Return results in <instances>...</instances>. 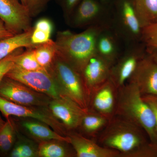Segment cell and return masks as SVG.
<instances>
[{
  "label": "cell",
  "instance_id": "cell-1",
  "mask_svg": "<svg viewBox=\"0 0 157 157\" xmlns=\"http://www.w3.org/2000/svg\"><path fill=\"white\" fill-rule=\"evenodd\" d=\"M97 142L116 151L119 157H157V147L142 128L114 115L98 135Z\"/></svg>",
  "mask_w": 157,
  "mask_h": 157
},
{
  "label": "cell",
  "instance_id": "cell-2",
  "mask_svg": "<svg viewBox=\"0 0 157 157\" xmlns=\"http://www.w3.org/2000/svg\"><path fill=\"white\" fill-rule=\"evenodd\" d=\"M105 26L92 25L79 33L69 31L58 32L55 42L56 53L80 73L86 63L96 54L99 34Z\"/></svg>",
  "mask_w": 157,
  "mask_h": 157
},
{
  "label": "cell",
  "instance_id": "cell-3",
  "mask_svg": "<svg viewBox=\"0 0 157 157\" xmlns=\"http://www.w3.org/2000/svg\"><path fill=\"white\" fill-rule=\"evenodd\" d=\"M115 115L142 128L151 143L157 147V131L153 112L135 84L127 82L119 89Z\"/></svg>",
  "mask_w": 157,
  "mask_h": 157
},
{
  "label": "cell",
  "instance_id": "cell-4",
  "mask_svg": "<svg viewBox=\"0 0 157 157\" xmlns=\"http://www.w3.org/2000/svg\"><path fill=\"white\" fill-rule=\"evenodd\" d=\"M56 78L63 94L88 111L89 96L80 73L56 54L48 69Z\"/></svg>",
  "mask_w": 157,
  "mask_h": 157
},
{
  "label": "cell",
  "instance_id": "cell-5",
  "mask_svg": "<svg viewBox=\"0 0 157 157\" xmlns=\"http://www.w3.org/2000/svg\"><path fill=\"white\" fill-rule=\"evenodd\" d=\"M111 27L126 45L141 40L142 28L132 0H117Z\"/></svg>",
  "mask_w": 157,
  "mask_h": 157
},
{
  "label": "cell",
  "instance_id": "cell-6",
  "mask_svg": "<svg viewBox=\"0 0 157 157\" xmlns=\"http://www.w3.org/2000/svg\"><path fill=\"white\" fill-rule=\"evenodd\" d=\"M6 76L20 82L52 99L63 95L56 78L46 69L27 71L14 64Z\"/></svg>",
  "mask_w": 157,
  "mask_h": 157
},
{
  "label": "cell",
  "instance_id": "cell-7",
  "mask_svg": "<svg viewBox=\"0 0 157 157\" xmlns=\"http://www.w3.org/2000/svg\"><path fill=\"white\" fill-rule=\"evenodd\" d=\"M0 96L19 105L39 107H48L52 99L20 82L6 76L0 82Z\"/></svg>",
  "mask_w": 157,
  "mask_h": 157
},
{
  "label": "cell",
  "instance_id": "cell-8",
  "mask_svg": "<svg viewBox=\"0 0 157 157\" xmlns=\"http://www.w3.org/2000/svg\"><path fill=\"white\" fill-rule=\"evenodd\" d=\"M0 111L7 120L11 116L30 118L45 123L61 135L65 133L63 125L54 116L48 107L19 105L0 96Z\"/></svg>",
  "mask_w": 157,
  "mask_h": 157
},
{
  "label": "cell",
  "instance_id": "cell-9",
  "mask_svg": "<svg viewBox=\"0 0 157 157\" xmlns=\"http://www.w3.org/2000/svg\"><path fill=\"white\" fill-rule=\"evenodd\" d=\"M71 16L72 24L76 27L96 25L111 26L112 9L98 0H82Z\"/></svg>",
  "mask_w": 157,
  "mask_h": 157
},
{
  "label": "cell",
  "instance_id": "cell-10",
  "mask_svg": "<svg viewBox=\"0 0 157 157\" xmlns=\"http://www.w3.org/2000/svg\"><path fill=\"white\" fill-rule=\"evenodd\" d=\"M137 43L125 46V49L110 69L109 79L118 89L127 83L139 62L145 56Z\"/></svg>",
  "mask_w": 157,
  "mask_h": 157
},
{
  "label": "cell",
  "instance_id": "cell-11",
  "mask_svg": "<svg viewBox=\"0 0 157 157\" xmlns=\"http://www.w3.org/2000/svg\"><path fill=\"white\" fill-rule=\"evenodd\" d=\"M30 12L20 0H0V19L14 35L29 30Z\"/></svg>",
  "mask_w": 157,
  "mask_h": 157
},
{
  "label": "cell",
  "instance_id": "cell-12",
  "mask_svg": "<svg viewBox=\"0 0 157 157\" xmlns=\"http://www.w3.org/2000/svg\"><path fill=\"white\" fill-rule=\"evenodd\" d=\"M118 89L109 79L90 96L88 110L110 120L115 115Z\"/></svg>",
  "mask_w": 157,
  "mask_h": 157
},
{
  "label": "cell",
  "instance_id": "cell-13",
  "mask_svg": "<svg viewBox=\"0 0 157 157\" xmlns=\"http://www.w3.org/2000/svg\"><path fill=\"white\" fill-rule=\"evenodd\" d=\"M48 107L54 116L62 122L65 128L70 130L79 128L87 111L64 95L52 99Z\"/></svg>",
  "mask_w": 157,
  "mask_h": 157
},
{
  "label": "cell",
  "instance_id": "cell-14",
  "mask_svg": "<svg viewBox=\"0 0 157 157\" xmlns=\"http://www.w3.org/2000/svg\"><path fill=\"white\" fill-rule=\"evenodd\" d=\"M127 82L135 84L142 95L157 96L156 62L150 56H145Z\"/></svg>",
  "mask_w": 157,
  "mask_h": 157
},
{
  "label": "cell",
  "instance_id": "cell-15",
  "mask_svg": "<svg viewBox=\"0 0 157 157\" xmlns=\"http://www.w3.org/2000/svg\"><path fill=\"white\" fill-rule=\"evenodd\" d=\"M112 65L97 54L86 63L80 74L88 95L109 79Z\"/></svg>",
  "mask_w": 157,
  "mask_h": 157
},
{
  "label": "cell",
  "instance_id": "cell-16",
  "mask_svg": "<svg viewBox=\"0 0 157 157\" xmlns=\"http://www.w3.org/2000/svg\"><path fill=\"white\" fill-rule=\"evenodd\" d=\"M123 42L111 26L107 27L98 35L96 44V53L112 65L123 52L121 44Z\"/></svg>",
  "mask_w": 157,
  "mask_h": 157
},
{
  "label": "cell",
  "instance_id": "cell-17",
  "mask_svg": "<svg viewBox=\"0 0 157 157\" xmlns=\"http://www.w3.org/2000/svg\"><path fill=\"white\" fill-rule=\"evenodd\" d=\"M70 144L78 157H119V153L101 146L97 141L77 134L68 136Z\"/></svg>",
  "mask_w": 157,
  "mask_h": 157
},
{
  "label": "cell",
  "instance_id": "cell-18",
  "mask_svg": "<svg viewBox=\"0 0 157 157\" xmlns=\"http://www.w3.org/2000/svg\"><path fill=\"white\" fill-rule=\"evenodd\" d=\"M21 124L31 135L39 140H61L70 144V138L68 136H63L59 134L51 129L48 124L41 121L31 118L23 121Z\"/></svg>",
  "mask_w": 157,
  "mask_h": 157
},
{
  "label": "cell",
  "instance_id": "cell-19",
  "mask_svg": "<svg viewBox=\"0 0 157 157\" xmlns=\"http://www.w3.org/2000/svg\"><path fill=\"white\" fill-rule=\"evenodd\" d=\"M33 29L0 40V61L20 48H34L31 36Z\"/></svg>",
  "mask_w": 157,
  "mask_h": 157
},
{
  "label": "cell",
  "instance_id": "cell-20",
  "mask_svg": "<svg viewBox=\"0 0 157 157\" xmlns=\"http://www.w3.org/2000/svg\"><path fill=\"white\" fill-rule=\"evenodd\" d=\"M142 29L157 22V0H132Z\"/></svg>",
  "mask_w": 157,
  "mask_h": 157
},
{
  "label": "cell",
  "instance_id": "cell-21",
  "mask_svg": "<svg viewBox=\"0 0 157 157\" xmlns=\"http://www.w3.org/2000/svg\"><path fill=\"white\" fill-rule=\"evenodd\" d=\"M108 121L109 120L105 117L88 110L82 118L79 128L81 127L87 135L97 138Z\"/></svg>",
  "mask_w": 157,
  "mask_h": 157
},
{
  "label": "cell",
  "instance_id": "cell-22",
  "mask_svg": "<svg viewBox=\"0 0 157 157\" xmlns=\"http://www.w3.org/2000/svg\"><path fill=\"white\" fill-rule=\"evenodd\" d=\"M65 141L58 140L42 141L38 146V155L41 157H67L72 153L65 146Z\"/></svg>",
  "mask_w": 157,
  "mask_h": 157
},
{
  "label": "cell",
  "instance_id": "cell-23",
  "mask_svg": "<svg viewBox=\"0 0 157 157\" xmlns=\"http://www.w3.org/2000/svg\"><path fill=\"white\" fill-rule=\"evenodd\" d=\"M37 62L42 67L48 70L56 55L54 41L51 39L32 48Z\"/></svg>",
  "mask_w": 157,
  "mask_h": 157
},
{
  "label": "cell",
  "instance_id": "cell-24",
  "mask_svg": "<svg viewBox=\"0 0 157 157\" xmlns=\"http://www.w3.org/2000/svg\"><path fill=\"white\" fill-rule=\"evenodd\" d=\"M16 133L15 125L10 119L7 120L0 129V154H10L16 142Z\"/></svg>",
  "mask_w": 157,
  "mask_h": 157
},
{
  "label": "cell",
  "instance_id": "cell-25",
  "mask_svg": "<svg viewBox=\"0 0 157 157\" xmlns=\"http://www.w3.org/2000/svg\"><path fill=\"white\" fill-rule=\"evenodd\" d=\"M29 49V50L24 52H22L14 56V64L27 71H35L44 69L37 62L32 48Z\"/></svg>",
  "mask_w": 157,
  "mask_h": 157
},
{
  "label": "cell",
  "instance_id": "cell-26",
  "mask_svg": "<svg viewBox=\"0 0 157 157\" xmlns=\"http://www.w3.org/2000/svg\"><path fill=\"white\" fill-rule=\"evenodd\" d=\"M38 147L28 140L20 139L15 142L9 155L11 157H35L38 155Z\"/></svg>",
  "mask_w": 157,
  "mask_h": 157
},
{
  "label": "cell",
  "instance_id": "cell-27",
  "mask_svg": "<svg viewBox=\"0 0 157 157\" xmlns=\"http://www.w3.org/2000/svg\"><path fill=\"white\" fill-rule=\"evenodd\" d=\"M140 40L149 48H157V22L142 29Z\"/></svg>",
  "mask_w": 157,
  "mask_h": 157
},
{
  "label": "cell",
  "instance_id": "cell-28",
  "mask_svg": "<svg viewBox=\"0 0 157 157\" xmlns=\"http://www.w3.org/2000/svg\"><path fill=\"white\" fill-rule=\"evenodd\" d=\"M22 49L23 48L17 49L9 56L0 61V82L14 66V56L17 54L22 52Z\"/></svg>",
  "mask_w": 157,
  "mask_h": 157
},
{
  "label": "cell",
  "instance_id": "cell-29",
  "mask_svg": "<svg viewBox=\"0 0 157 157\" xmlns=\"http://www.w3.org/2000/svg\"><path fill=\"white\" fill-rule=\"evenodd\" d=\"M51 35L43 31L33 29L31 36V40L33 44L35 45L42 44L50 40Z\"/></svg>",
  "mask_w": 157,
  "mask_h": 157
},
{
  "label": "cell",
  "instance_id": "cell-30",
  "mask_svg": "<svg viewBox=\"0 0 157 157\" xmlns=\"http://www.w3.org/2000/svg\"><path fill=\"white\" fill-rule=\"evenodd\" d=\"M49 0H25L26 6L31 15L38 13L45 6Z\"/></svg>",
  "mask_w": 157,
  "mask_h": 157
},
{
  "label": "cell",
  "instance_id": "cell-31",
  "mask_svg": "<svg viewBox=\"0 0 157 157\" xmlns=\"http://www.w3.org/2000/svg\"><path fill=\"white\" fill-rule=\"evenodd\" d=\"M34 29L40 30L51 35L53 31V25L49 20L47 18H42L36 23Z\"/></svg>",
  "mask_w": 157,
  "mask_h": 157
},
{
  "label": "cell",
  "instance_id": "cell-32",
  "mask_svg": "<svg viewBox=\"0 0 157 157\" xmlns=\"http://www.w3.org/2000/svg\"><path fill=\"white\" fill-rule=\"evenodd\" d=\"M142 96L143 100L148 104L153 112L157 131V96L145 95Z\"/></svg>",
  "mask_w": 157,
  "mask_h": 157
},
{
  "label": "cell",
  "instance_id": "cell-33",
  "mask_svg": "<svg viewBox=\"0 0 157 157\" xmlns=\"http://www.w3.org/2000/svg\"><path fill=\"white\" fill-rule=\"evenodd\" d=\"M82 0H61L66 13L71 16Z\"/></svg>",
  "mask_w": 157,
  "mask_h": 157
},
{
  "label": "cell",
  "instance_id": "cell-34",
  "mask_svg": "<svg viewBox=\"0 0 157 157\" xmlns=\"http://www.w3.org/2000/svg\"><path fill=\"white\" fill-rule=\"evenodd\" d=\"M14 35L7 29L4 23L0 19V40Z\"/></svg>",
  "mask_w": 157,
  "mask_h": 157
},
{
  "label": "cell",
  "instance_id": "cell-35",
  "mask_svg": "<svg viewBox=\"0 0 157 157\" xmlns=\"http://www.w3.org/2000/svg\"><path fill=\"white\" fill-rule=\"evenodd\" d=\"M104 6L111 9V6L113 5V3H115L114 0H98Z\"/></svg>",
  "mask_w": 157,
  "mask_h": 157
},
{
  "label": "cell",
  "instance_id": "cell-36",
  "mask_svg": "<svg viewBox=\"0 0 157 157\" xmlns=\"http://www.w3.org/2000/svg\"><path fill=\"white\" fill-rule=\"evenodd\" d=\"M149 53L151 56H157V48H149Z\"/></svg>",
  "mask_w": 157,
  "mask_h": 157
},
{
  "label": "cell",
  "instance_id": "cell-37",
  "mask_svg": "<svg viewBox=\"0 0 157 157\" xmlns=\"http://www.w3.org/2000/svg\"><path fill=\"white\" fill-rule=\"evenodd\" d=\"M6 121H3L2 117H1V116H0V129L2 128V127L4 125V124L6 123Z\"/></svg>",
  "mask_w": 157,
  "mask_h": 157
},
{
  "label": "cell",
  "instance_id": "cell-38",
  "mask_svg": "<svg viewBox=\"0 0 157 157\" xmlns=\"http://www.w3.org/2000/svg\"><path fill=\"white\" fill-rule=\"evenodd\" d=\"M151 56L152 57V58L154 59L155 61L157 63V56Z\"/></svg>",
  "mask_w": 157,
  "mask_h": 157
},
{
  "label": "cell",
  "instance_id": "cell-39",
  "mask_svg": "<svg viewBox=\"0 0 157 157\" xmlns=\"http://www.w3.org/2000/svg\"><path fill=\"white\" fill-rule=\"evenodd\" d=\"M21 3H22V4H23L24 5L26 6V2H25V0H20Z\"/></svg>",
  "mask_w": 157,
  "mask_h": 157
}]
</instances>
